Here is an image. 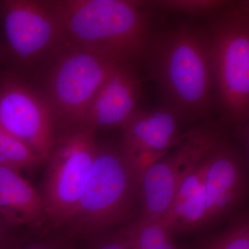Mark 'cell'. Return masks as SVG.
Listing matches in <instances>:
<instances>
[{
	"instance_id": "5bb4252c",
	"label": "cell",
	"mask_w": 249,
	"mask_h": 249,
	"mask_svg": "<svg viewBox=\"0 0 249 249\" xmlns=\"http://www.w3.org/2000/svg\"><path fill=\"white\" fill-rule=\"evenodd\" d=\"M0 217L13 228L47 222L40 192L21 172L4 165H0Z\"/></svg>"
},
{
	"instance_id": "ac0fdd59",
	"label": "cell",
	"mask_w": 249,
	"mask_h": 249,
	"mask_svg": "<svg viewBox=\"0 0 249 249\" xmlns=\"http://www.w3.org/2000/svg\"><path fill=\"white\" fill-rule=\"evenodd\" d=\"M201 249H249V220L245 214L217 235L203 244Z\"/></svg>"
},
{
	"instance_id": "9c48e42d",
	"label": "cell",
	"mask_w": 249,
	"mask_h": 249,
	"mask_svg": "<svg viewBox=\"0 0 249 249\" xmlns=\"http://www.w3.org/2000/svg\"><path fill=\"white\" fill-rule=\"evenodd\" d=\"M220 124H203L186 132L181 142L150 165L139 180L144 219L162 220L173 203L178 183L192 162L224 137Z\"/></svg>"
},
{
	"instance_id": "3957f363",
	"label": "cell",
	"mask_w": 249,
	"mask_h": 249,
	"mask_svg": "<svg viewBox=\"0 0 249 249\" xmlns=\"http://www.w3.org/2000/svg\"><path fill=\"white\" fill-rule=\"evenodd\" d=\"M139 180L121 147L98 143L79 202L65 227L69 235L101 236L127 222L139 197Z\"/></svg>"
},
{
	"instance_id": "7402d4cb",
	"label": "cell",
	"mask_w": 249,
	"mask_h": 249,
	"mask_svg": "<svg viewBox=\"0 0 249 249\" xmlns=\"http://www.w3.org/2000/svg\"><path fill=\"white\" fill-rule=\"evenodd\" d=\"M28 249H46L43 248V247H31V248H29Z\"/></svg>"
},
{
	"instance_id": "2e32d148",
	"label": "cell",
	"mask_w": 249,
	"mask_h": 249,
	"mask_svg": "<svg viewBox=\"0 0 249 249\" xmlns=\"http://www.w3.org/2000/svg\"><path fill=\"white\" fill-rule=\"evenodd\" d=\"M45 164L30 149L0 125V165L18 171H31Z\"/></svg>"
},
{
	"instance_id": "d6986e66",
	"label": "cell",
	"mask_w": 249,
	"mask_h": 249,
	"mask_svg": "<svg viewBox=\"0 0 249 249\" xmlns=\"http://www.w3.org/2000/svg\"><path fill=\"white\" fill-rule=\"evenodd\" d=\"M93 249H128L119 232L112 235H101Z\"/></svg>"
},
{
	"instance_id": "7a4b0ae2",
	"label": "cell",
	"mask_w": 249,
	"mask_h": 249,
	"mask_svg": "<svg viewBox=\"0 0 249 249\" xmlns=\"http://www.w3.org/2000/svg\"><path fill=\"white\" fill-rule=\"evenodd\" d=\"M67 42L122 65L145 58L152 37L143 1L54 0Z\"/></svg>"
},
{
	"instance_id": "52a82bcc",
	"label": "cell",
	"mask_w": 249,
	"mask_h": 249,
	"mask_svg": "<svg viewBox=\"0 0 249 249\" xmlns=\"http://www.w3.org/2000/svg\"><path fill=\"white\" fill-rule=\"evenodd\" d=\"M4 58L23 70L41 68L67 42L53 1H0Z\"/></svg>"
},
{
	"instance_id": "8fae6325",
	"label": "cell",
	"mask_w": 249,
	"mask_h": 249,
	"mask_svg": "<svg viewBox=\"0 0 249 249\" xmlns=\"http://www.w3.org/2000/svg\"><path fill=\"white\" fill-rule=\"evenodd\" d=\"M204 186L208 225L227 216L247 197L248 178L245 160L224 137L207 152Z\"/></svg>"
},
{
	"instance_id": "277c9868",
	"label": "cell",
	"mask_w": 249,
	"mask_h": 249,
	"mask_svg": "<svg viewBox=\"0 0 249 249\" xmlns=\"http://www.w3.org/2000/svg\"><path fill=\"white\" fill-rule=\"evenodd\" d=\"M205 32L221 106L242 128L249 119V1H232L210 16Z\"/></svg>"
},
{
	"instance_id": "ffe728a7",
	"label": "cell",
	"mask_w": 249,
	"mask_h": 249,
	"mask_svg": "<svg viewBox=\"0 0 249 249\" xmlns=\"http://www.w3.org/2000/svg\"><path fill=\"white\" fill-rule=\"evenodd\" d=\"M13 229L0 217V249L9 248Z\"/></svg>"
},
{
	"instance_id": "ba28073f",
	"label": "cell",
	"mask_w": 249,
	"mask_h": 249,
	"mask_svg": "<svg viewBox=\"0 0 249 249\" xmlns=\"http://www.w3.org/2000/svg\"><path fill=\"white\" fill-rule=\"evenodd\" d=\"M0 125L44 163L57 140V124L38 88L14 70L0 71Z\"/></svg>"
},
{
	"instance_id": "30bf717a",
	"label": "cell",
	"mask_w": 249,
	"mask_h": 249,
	"mask_svg": "<svg viewBox=\"0 0 249 249\" xmlns=\"http://www.w3.org/2000/svg\"><path fill=\"white\" fill-rule=\"evenodd\" d=\"M178 114L168 106L140 110L122 126L121 149L139 177L150 165L160 160L182 141Z\"/></svg>"
},
{
	"instance_id": "e0dca14e",
	"label": "cell",
	"mask_w": 249,
	"mask_h": 249,
	"mask_svg": "<svg viewBox=\"0 0 249 249\" xmlns=\"http://www.w3.org/2000/svg\"><path fill=\"white\" fill-rule=\"evenodd\" d=\"M147 7L182 13L192 16H211L229 6L231 1L224 0H156L143 1Z\"/></svg>"
},
{
	"instance_id": "6da1fadb",
	"label": "cell",
	"mask_w": 249,
	"mask_h": 249,
	"mask_svg": "<svg viewBox=\"0 0 249 249\" xmlns=\"http://www.w3.org/2000/svg\"><path fill=\"white\" fill-rule=\"evenodd\" d=\"M145 58L167 106L181 121L193 122L208 116L214 79L205 30L184 22L153 34Z\"/></svg>"
},
{
	"instance_id": "9a60e30c",
	"label": "cell",
	"mask_w": 249,
	"mask_h": 249,
	"mask_svg": "<svg viewBox=\"0 0 249 249\" xmlns=\"http://www.w3.org/2000/svg\"><path fill=\"white\" fill-rule=\"evenodd\" d=\"M118 232L128 249H178L173 234L160 220L139 217Z\"/></svg>"
},
{
	"instance_id": "7c38bea8",
	"label": "cell",
	"mask_w": 249,
	"mask_h": 249,
	"mask_svg": "<svg viewBox=\"0 0 249 249\" xmlns=\"http://www.w3.org/2000/svg\"><path fill=\"white\" fill-rule=\"evenodd\" d=\"M142 80L134 67L121 65L93 98L81 125L98 129L121 127L137 109Z\"/></svg>"
},
{
	"instance_id": "4fadbf2b",
	"label": "cell",
	"mask_w": 249,
	"mask_h": 249,
	"mask_svg": "<svg viewBox=\"0 0 249 249\" xmlns=\"http://www.w3.org/2000/svg\"><path fill=\"white\" fill-rule=\"evenodd\" d=\"M210 147L188 167L168 213L160 220L172 234L189 232L208 225L204 174Z\"/></svg>"
},
{
	"instance_id": "44dd1931",
	"label": "cell",
	"mask_w": 249,
	"mask_h": 249,
	"mask_svg": "<svg viewBox=\"0 0 249 249\" xmlns=\"http://www.w3.org/2000/svg\"><path fill=\"white\" fill-rule=\"evenodd\" d=\"M3 58H4V56H3L2 47H0V62Z\"/></svg>"
},
{
	"instance_id": "8992f818",
	"label": "cell",
	"mask_w": 249,
	"mask_h": 249,
	"mask_svg": "<svg viewBox=\"0 0 249 249\" xmlns=\"http://www.w3.org/2000/svg\"><path fill=\"white\" fill-rule=\"evenodd\" d=\"M96 133L80 125L57 137L40 192L52 227L65 228L76 211L97 152Z\"/></svg>"
},
{
	"instance_id": "5b68a950",
	"label": "cell",
	"mask_w": 249,
	"mask_h": 249,
	"mask_svg": "<svg viewBox=\"0 0 249 249\" xmlns=\"http://www.w3.org/2000/svg\"><path fill=\"white\" fill-rule=\"evenodd\" d=\"M122 65L67 42L40 68L37 87L48 101L57 126L81 125L90 105L112 72Z\"/></svg>"
}]
</instances>
